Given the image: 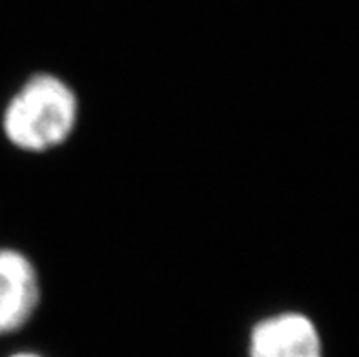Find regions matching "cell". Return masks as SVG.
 Wrapping results in <instances>:
<instances>
[{
    "mask_svg": "<svg viewBox=\"0 0 359 357\" xmlns=\"http://www.w3.org/2000/svg\"><path fill=\"white\" fill-rule=\"evenodd\" d=\"M81 117L77 91L50 72L33 73L18 86L2 112V133L13 148L48 154L73 137Z\"/></svg>",
    "mask_w": 359,
    "mask_h": 357,
    "instance_id": "obj_1",
    "label": "cell"
},
{
    "mask_svg": "<svg viewBox=\"0 0 359 357\" xmlns=\"http://www.w3.org/2000/svg\"><path fill=\"white\" fill-rule=\"evenodd\" d=\"M41 276L22 250L0 246V337L22 330L39 310Z\"/></svg>",
    "mask_w": 359,
    "mask_h": 357,
    "instance_id": "obj_2",
    "label": "cell"
},
{
    "mask_svg": "<svg viewBox=\"0 0 359 357\" xmlns=\"http://www.w3.org/2000/svg\"><path fill=\"white\" fill-rule=\"evenodd\" d=\"M248 357H325L323 337L309 314L276 312L252 326Z\"/></svg>",
    "mask_w": 359,
    "mask_h": 357,
    "instance_id": "obj_3",
    "label": "cell"
},
{
    "mask_svg": "<svg viewBox=\"0 0 359 357\" xmlns=\"http://www.w3.org/2000/svg\"><path fill=\"white\" fill-rule=\"evenodd\" d=\"M9 357H44L41 356V353H35V352H15L13 356Z\"/></svg>",
    "mask_w": 359,
    "mask_h": 357,
    "instance_id": "obj_4",
    "label": "cell"
}]
</instances>
